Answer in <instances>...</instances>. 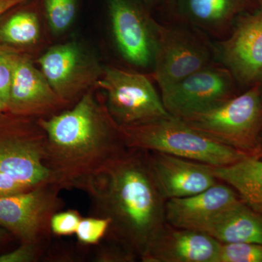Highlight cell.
<instances>
[{
	"label": "cell",
	"instance_id": "1",
	"mask_svg": "<svg viewBox=\"0 0 262 262\" xmlns=\"http://www.w3.org/2000/svg\"><path fill=\"white\" fill-rule=\"evenodd\" d=\"M80 190L91 199L92 215L111 220L103 239L122 245L139 259L166 223L167 200L155 180L146 150L127 148Z\"/></svg>",
	"mask_w": 262,
	"mask_h": 262
},
{
	"label": "cell",
	"instance_id": "2",
	"mask_svg": "<svg viewBox=\"0 0 262 262\" xmlns=\"http://www.w3.org/2000/svg\"><path fill=\"white\" fill-rule=\"evenodd\" d=\"M94 89L69 110L37 119L46 135L45 164L61 189H80L127 148Z\"/></svg>",
	"mask_w": 262,
	"mask_h": 262
},
{
	"label": "cell",
	"instance_id": "3",
	"mask_svg": "<svg viewBox=\"0 0 262 262\" xmlns=\"http://www.w3.org/2000/svg\"><path fill=\"white\" fill-rule=\"evenodd\" d=\"M37 119L0 114V196L54 184L44 162L46 133Z\"/></svg>",
	"mask_w": 262,
	"mask_h": 262
},
{
	"label": "cell",
	"instance_id": "4",
	"mask_svg": "<svg viewBox=\"0 0 262 262\" xmlns=\"http://www.w3.org/2000/svg\"><path fill=\"white\" fill-rule=\"evenodd\" d=\"M119 127L127 148L165 153L213 167L225 166L248 157L171 115Z\"/></svg>",
	"mask_w": 262,
	"mask_h": 262
},
{
	"label": "cell",
	"instance_id": "5",
	"mask_svg": "<svg viewBox=\"0 0 262 262\" xmlns=\"http://www.w3.org/2000/svg\"><path fill=\"white\" fill-rule=\"evenodd\" d=\"M180 119L208 137L257 158L262 141L261 85L255 84L218 106Z\"/></svg>",
	"mask_w": 262,
	"mask_h": 262
},
{
	"label": "cell",
	"instance_id": "6",
	"mask_svg": "<svg viewBox=\"0 0 262 262\" xmlns=\"http://www.w3.org/2000/svg\"><path fill=\"white\" fill-rule=\"evenodd\" d=\"M158 24V40L151 77L160 90L217 62L209 37L187 23Z\"/></svg>",
	"mask_w": 262,
	"mask_h": 262
},
{
	"label": "cell",
	"instance_id": "7",
	"mask_svg": "<svg viewBox=\"0 0 262 262\" xmlns=\"http://www.w3.org/2000/svg\"><path fill=\"white\" fill-rule=\"evenodd\" d=\"M95 89L105 93L108 112L120 126L144 123L170 115L144 74L105 67Z\"/></svg>",
	"mask_w": 262,
	"mask_h": 262
},
{
	"label": "cell",
	"instance_id": "8",
	"mask_svg": "<svg viewBox=\"0 0 262 262\" xmlns=\"http://www.w3.org/2000/svg\"><path fill=\"white\" fill-rule=\"evenodd\" d=\"M61 188L42 184L27 192L0 196V227L21 244L44 246L49 238L52 216L61 209Z\"/></svg>",
	"mask_w": 262,
	"mask_h": 262
},
{
	"label": "cell",
	"instance_id": "9",
	"mask_svg": "<svg viewBox=\"0 0 262 262\" xmlns=\"http://www.w3.org/2000/svg\"><path fill=\"white\" fill-rule=\"evenodd\" d=\"M160 91L164 106L178 118L214 107L244 91L230 71L219 62Z\"/></svg>",
	"mask_w": 262,
	"mask_h": 262
},
{
	"label": "cell",
	"instance_id": "10",
	"mask_svg": "<svg viewBox=\"0 0 262 262\" xmlns=\"http://www.w3.org/2000/svg\"><path fill=\"white\" fill-rule=\"evenodd\" d=\"M37 62L52 89L67 105L75 103L94 89L103 69L97 58L77 42L52 46Z\"/></svg>",
	"mask_w": 262,
	"mask_h": 262
},
{
	"label": "cell",
	"instance_id": "11",
	"mask_svg": "<svg viewBox=\"0 0 262 262\" xmlns=\"http://www.w3.org/2000/svg\"><path fill=\"white\" fill-rule=\"evenodd\" d=\"M214 45L215 60L227 67L242 91L262 78V0L239 17L230 34Z\"/></svg>",
	"mask_w": 262,
	"mask_h": 262
},
{
	"label": "cell",
	"instance_id": "12",
	"mask_svg": "<svg viewBox=\"0 0 262 262\" xmlns=\"http://www.w3.org/2000/svg\"><path fill=\"white\" fill-rule=\"evenodd\" d=\"M114 40L127 63L146 69L154 65L158 23L134 0H108Z\"/></svg>",
	"mask_w": 262,
	"mask_h": 262
},
{
	"label": "cell",
	"instance_id": "13",
	"mask_svg": "<svg viewBox=\"0 0 262 262\" xmlns=\"http://www.w3.org/2000/svg\"><path fill=\"white\" fill-rule=\"evenodd\" d=\"M67 106L30 57L21 52L13 67L8 112L18 116L42 118L60 113Z\"/></svg>",
	"mask_w": 262,
	"mask_h": 262
},
{
	"label": "cell",
	"instance_id": "14",
	"mask_svg": "<svg viewBox=\"0 0 262 262\" xmlns=\"http://www.w3.org/2000/svg\"><path fill=\"white\" fill-rule=\"evenodd\" d=\"M220 241L206 232L165 223L141 258L143 262H218Z\"/></svg>",
	"mask_w": 262,
	"mask_h": 262
},
{
	"label": "cell",
	"instance_id": "15",
	"mask_svg": "<svg viewBox=\"0 0 262 262\" xmlns=\"http://www.w3.org/2000/svg\"><path fill=\"white\" fill-rule=\"evenodd\" d=\"M151 171L168 201L194 195L220 181L211 165L158 151H148Z\"/></svg>",
	"mask_w": 262,
	"mask_h": 262
},
{
	"label": "cell",
	"instance_id": "16",
	"mask_svg": "<svg viewBox=\"0 0 262 262\" xmlns=\"http://www.w3.org/2000/svg\"><path fill=\"white\" fill-rule=\"evenodd\" d=\"M241 201L232 187L220 182L194 195L168 200L165 220L174 227L203 231L221 213Z\"/></svg>",
	"mask_w": 262,
	"mask_h": 262
},
{
	"label": "cell",
	"instance_id": "17",
	"mask_svg": "<svg viewBox=\"0 0 262 262\" xmlns=\"http://www.w3.org/2000/svg\"><path fill=\"white\" fill-rule=\"evenodd\" d=\"M258 0H177L179 18L217 41L230 34L237 19L254 9Z\"/></svg>",
	"mask_w": 262,
	"mask_h": 262
},
{
	"label": "cell",
	"instance_id": "18",
	"mask_svg": "<svg viewBox=\"0 0 262 262\" xmlns=\"http://www.w3.org/2000/svg\"><path fill=\"white\" fill-rule=\"evenodd\" d=\"M202 232L220 243H251L262 245V213L241 201L229 207Z\"/></svg>",
	"mask_w": 262,
	"mask_h": 262
},
{
	"label": "cell",
	"instance_id": "19",
	"mask_svg": "<svg viewBox=\"0 0 262 262\" xmlns=\"http://www.w3.org/2000/svg\"><path fill=\"white\" fill-rule=\"evenodd\" d=\"M220 182L232 188L247 206L262 213V159L246 157L225 166H211Z\"/></svg>",
	"mask_w": 262,
	"mask_h": 262
},
{
	"label": "cell",
	"instance_id": "20",
	"mask_svg": "<svg viewBox=\"0 0 262 262\" xmlns=\"http://www.w3.org/2000/svg\"><path fill=\"white\" fill-rule=\"evenodd\" d=\"M40 34L39 18L32 10L16 12L0 24V42L18 49L35 45Z\"/></svg>",
	"mask_w": 262,
	"mask_h": 262
},
{
	"label": "cell",
	"instance_id": "21",
	"mask_svg": "<svg viewBox=\"0 0 262 262\" xmlns=\"http://www.w3.org/2000/svg\"><path fill=\"white\" fill-rule=\"evenodd\" d=\"M45 12L52 33L63 34L70 28L77 13V0H45Z\"/></svg>",
	"mask_w": 262,
	"mask_h": 262
},
{
	"label": "cell",
	"instance_id": "22",
	"mask_svg": "<svg viewBox=\"0 0 262 262\" xmlns=\"http://www.w3.org/2000/svg\"><path fill=\"white\" fill-rule=\"evenodd\" d=\"M218 262H262V245L222 243Z\"/></svg>",
	"mask_w": 262,
	"mask_h": 262
},
{
	"label": "cell",
	"instance_id": "23",
	"mask_svg": "<svg viewBox=\"0 0 262 262\" xmlns=\"http://www.w3.org/2000/svg\"><path fill=\"white\" fill-rule=\"evenodd\" d=\"M111 220L108 218L94 216L82 218L75 234L77 241L84 246H96L106 237Z\"/></svg>",
	"mask_w": 262,
	"mask_h": 262
},
{
	"label": "cell",
	"instance_id": "24",
	"mask_svg": "<svg viewBox=\"0 0 262 262\" xmlns=\"http://www.w3.org/2000/svg\"><path fill=\"white\" fill-rule=\"evenodd\" d=\"M21 50L0 42V101L7 106L15 62Z\"/></svg>",
	"mask_w": 262,
	"mask_h": 262
},
{
	"label": "cell",
	"instance_id": "25",
	"mask_svg": "<svg viewBox=\"0 0 262 262\" xmlns=\"http://www.w3.org/2000/svg\"><path fill=\"white\" fill-rule=\"evenodd\" d=\"M106 244L98 248L94 261L97 262H133L139 256L122 245L106 241Z\"/></svg>",
	"mask_w": 262,
	"mask_h": 262
},
{
	"label": "cell",
	"instance_id": "26",
	"mask_svg": "<svg viewBox=\"0 0 262 262\" xmlns=\"http://www.w3.org/2000/svg\"><path fill=\"white\" fill-rule=\"evenodd\" d=\"M82 217L76 210L58 211L52 216L51 233L56 236H70L75 234Z\"/></svg>",
	"mask_w": 262,
	"mask_h": 262
},
{
	"label": "cell",
	"instance_id": "27",
	"mask_svg": "<svg viewBox=\"0 0 262 262\" xmlns=\"http://www.w3.org/2000/svg\"><path fill=\"white\" fill-rule=\"evenodd\" d=\"M43 246L34 244H21L10 252L0 254V262H34L40 258Z\"/></svg>",
	"mask_w": 262,
	"mask_h": 262
},
{
	"label": "cell",
	"instance_id": "28",
	"mask_svg": "<svg viewBox=\"0 0 262 262\" xmlns=\"http://www.w3.org/2000/svg\"><path fill=\"white\" fill-rule=\"evenodd\" d=\"M29 1L30 0H0V21L11 10Z\"/></svg>",
	"mask_w": 262,
	"mask_h": 262
},
{
	"label": "cell",
	"instance_id": "29",
	"mask_svg": "<svg viewBox=\"0 0 262 262\" xmlns=\"http://www.w3.org/2000/svg\"><path fill=\"white\" fill-rule=\"evenodd\" d=\"M5 230V229L2 228V227H0V242L4 241V239L6 238L7 236L8 235V232Z\"/></svg>",
	"mask_w": 262,
	"mask_h": 262
},
{
	"label": "cell",
	"instance_id": "30",
	"mask_svg": "<svg viewBox=\"0 0 262 262\" xmlns=\"http://www.w3.org/2000/svg\"><path fill=\"white\" fill-rule=\"evenodd\" d=\"M5 112H8V108L4 103L0 101V114L5 113Z\"/></svg>",
	"mask_w": 262,
	"mask_h": 262
},
{
	"label": "cell",
	"instance_id": "31",
	"mask_svg": "<svg viewBox=\"0 0 262 262\" xmlns=\"http://www.w3.org/2000/svg\"><path fill=\"white\" fill-rule=\"evenodd\" d=\"M165 2L168 6L170 7H173L174 5L176 6L177 4V0H165Z\"/></svg>",
	"mask_w": 262,
	"mask_h": 262
},
{
	"label": "cell",
	"instance_id": "32",
	"mask_svg": "<svg viewBox=\"0 0 262 262\" xmlns=\"http://www.w3.org/2000/svg\"><path fill=\"white\" fill-rule=\"evenodd\" d=\"M144 3H146L147 5H153L156 3L158 0H144Z\"/></svg>",
	"mask_w": 262,
	"mask_h": 262
},
{
	"label": "cell",
	"instance_id": "33",
	"mask_svg": "<svg viewBox=\"0 0 262 262\" xmlns=\"http://www.w3.org/2000/svg\"><path fill=\"white\" fill-rule=\"evenodd\" d=\"M256 158H261V159H262V141L261 148H260L259 154H258V157Z\"/></svg>",
	"mask_w": 262,
	"mask_h": 262
},
{
	"label": "cell",
	"instance_id": "34",
	"mask_svg": "<svg viewBox=\"0 0 262 262\" xmlns=\"http://www.w3.org/2000/svg\"><path fill=\"white\" fill-rule=\"evenodd\" d=\"M258 83H260V84H261V87H262V78L261 79V80L259 81V82H258Z\"/></svg>",
	"mask_w": 262,
	"mask_h": 262
}]
</instances>
